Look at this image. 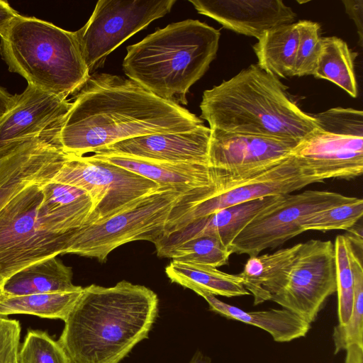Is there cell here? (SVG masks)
Listing matches in <instances>:
<instances>
[{"instance_id":"cell-8","label":"cell","mask_w":363,"mask_h":363,"mask_svg":"<svg viewBox=\"0 0 363 363\" xmlns=\"http://www.w3.org/2000/svg\"><path fill=\"white\" fill-rule=\"evenodd\" d=\"M186 192L189 191L177 187L161 186L125 211L82 228L74 236L67 254L94 258L103 262L110 252L125 243L145 240L157 244L165 235L172 208Z\"/></svg>"},{"instance_id":"cell-11","label":"cell","mask_w":363,"mask_h":363,"mask_svg":"<svg viewBox=\"0 0 363 363\" xmlns=\"http://www.w3.org/2000/svg\"><path fill=\"white\" fill-rule=\"evenodd\" d=\"M353 196L339 193L306 190L287 194L282 200L255 216L231 244L233 253L257 256L302 233L304 221L312 214L346 203Z\"/></svg>"},{"instance_id":"cell-41","label":"cell","mask_w":363,"mask_h":363,"mask_svg":"<svg viewBox=\"0 0 363 363\" xmlns=\"http://www.w3.org/2000/svg\"><path fill=\"white\" fill-rule=\"evenodd\" d=\"M12 363H18L17 357L13 360V362Z\"/></svg>"},{"instance_id":"cell-24","label":"cell","mask_w":363,"mask_h":363,"mask_svg":"<svg viewBox=\"0 0 363 363\" xmlns=\"http://www.w3.org/2000/svg\"><path fill=\"white\" fill-rule=\"evenodd\" d=\"M72 267L57 256L44 259L18 271L6 279L2 294L23 296L35 294L64 293L82 289L72 283Z\"/></svg>"},{"instance_id":"cell-17","label":"cell","mask_w":363,"mask_h":363,"mask_svg":"<svg viewBox=\"0 0 363 363\" xmlns=\"http://www.w3.org/2000/svg\"><path fill=\"white\" fill-rule=\"evenodd\" d=\"M211 134L210 128L201 125L186 131L125 139L94 153L122 155L153 162L208 165Z\"/></svg>"},{"instance_id":"cell-25","label":"cell","mask_w":363,"mask_h":363,"mask_svg":"<svg viewBox=\"0 0 363 363\" xmlns=\"http://www.w3.org/2000/svg\"><path fill=\"white\" fill-rule=\"evenodd\" d=\"M172 282L213 296L235 297L249 295L238 274H231L205 264L172 260L165 268Z\"/></svg>"},{"instance_id":"cell-37","label":"cell","mask_w":363,"mask_h":363,"mask_svg":"<svg viewBox=\"0 0 363 363\" xmlns=\"http://www.w3.org/2000/svg\"><path fill=\"white\" fill-rule=\"evenodd\" d=\"M18 15L6 1L0 0V34Z\"/></svg>"},{"instance_id":"cell-2","label":"cell","mask_w":363,"mask_h":363,"mask_svg":"<svg viewBox=\"0 0 363 363\" xmlns=\"http://www.w3.org/2000/svg\"><path fill=\"white\" fill-rule=\"evenodd\" d=\"M159 309L150 289L123 280L83 288L58 341L74 363H119L148 334Z\"/></svg>"},{"instance_id":"cell-40","label":"cell","mask_w":363,"mask_h":363,"mask_svg":"<svg viewBox=\"0 0 363 363\" xmlns=\"http://www.w3.org/2000/svg\"><path fill=\"white\" fill-rule=\"evenodd\" d=\"M6 279L0 274V294L3 291V287L5 283Z\"/></svg>"},{"instance_id":"cell-36","label":"cell","mask_w":363,"mask_h":363,"mask_svg":"<svg viewBox=\"0 0 363 363\" xmlns=\"http://www.w3.org/2000/svg\"><path fill=\"white\" fill-rule=\"evenodd\" d=\"M345 12L351 18L356 26L359 36V44H363V0L342 1Z\"/></svg>"},{"instance_id":"cell-5","label":"cell","mask_w":363,"mask_h":363,"mask_svg":"<svg viewBox=\"0 0 363 363\" xmlns=\"http://www.w3.org/2000/svg\"><path fill=\"white\" fill-rule=\"evenodd\" d=\"M0 38L9 70L42 91L67 99L90 76L75 32L19 14Z\"/></svg>"},{"instance_id":"cell-34","label":"cell","mask_w":363,"mask_h":363,"mask_svg":"<svg viewBox=\"0 0 363 363\" xmlns=\"http://www.w3.org/2000/svg\"><path fill=\"white\" fill-rule=\"evenodd\" d=\"M298 44L295 76L313 75L321 49L320 26L308 20L298 21Z\"/></svg>"},{"instance_id":"cell-29","label":"cell","mask_w":363,"mask_h":363,"mask_svg":"<svg viewBox=\"0 0 363 363\" xmlns=\"http://www.w3.org/2000/svg\"><path fill=\"white\" fill-rule=\"evenodd\" d=\"M82 290L64 293L23 296L0 294V316L33 315L42 318L65 320L79 299Z\"/></svg>"},{"instance_id":"cell-22","label":"cell","mask_w":363,"mask_h":363,"mask_svg":"<svg viewBox=\"0 0 363 363\" xmlns=\"http://www.w3.org/2000/svg\"><path fill=\"white\" fill-rule=\"evenodd\" d=\"M301 243L271 254L250 257L238 274L245 289L258 305L271 298L283 286Z\"/></svg>"},{"instance_id":"cell-21","label":"cell","mask_w":363,"mask_h":363,"mask_svg":"<svg viewBox=\"0 0 363 363\" xmlns=\"http://www.w3.org/2000/svg\"><path fill=\"white\" fill-rule=\"evenodd\" d=\"M208 303L209 309L228 319L236 320L258 327L271 335L278 342H286L306 335L311 324L294 313L286 309L245 311L226 303L212 294L199 291Z\"/></svg>"},{"instance_id":"cell-30","label":"cell","mask_w":363,"mask_h":363,"mask_svg":"<svg viewBox=\"0 0 363 363\" xmlns=\"http://www.w3.org/2000/svg\"><path fill=\"white\" fill-rule=\"evenodd\" d=\"M231 254L232 250L224 245L218 238L202 236L175 247L164 257L217 268L227 264Z\"/></svg>"},{"instance_id":"cell-9","label":"cell","mask_w":363,"mask_h":363,"mask_svg":"<svg viewBox=\"0 0 363 363\" xmlns=\"http://www.w3.org/2000/svg\"><path fill=\"white\" fill-rule=\"evenodd\" d=\"M84 190L93 201L86 226L106 220L162 186L105 161L70 155L52 180Z\"/></svg>"},{"instance_id":"cell-31","label":"cell","mask_w":363,"mask_h":363,"mask_svg":"<svg viewBox=\"0 0 363 363\" xmlns=\"http://www.w3.org/2000/svg\"><path fill=\"white\" fill-rule=\"evenodd\" d=\"M337 293L338 324L349 320L353 306L354 276L351 263L352 243L347 235L336 236L334 242Z\"/></svg>"},{"instance_id":"cell-26","label":"cell","mask_w":363,"mask_h":363,"mask_svg":"<svg viewBox=\"0 0 363 363\" xmlns=\"http://www.w3.org/2000/svg\"><path fill=\"white\" fill-rule=\"evenodd\" d=\"M299 38L298 23L281 25L264 32L252 45L257 64L277 77L295 76V62Z\"/></svg>"},{"instance_id":"cell-35","label":"cell","mask_w":363,"mask_h":363,"mask_svg":"<svg viewBox=\"0 0 363 363\" xmlns=\"http://www.w3.org/2000/svg\"><path fill=\"white\" fill-rule=\"evenodd\" d=\"M21 330L18 320L0 316V363H12L17 357Z\"/></svg>"},{"instance_id":"cell-1","label":"cell","mask_w":363,"mask_h":363,"mask_svg":"<svg viewBox=\"0 0 363 363\" xmlns=\"http://www.w3.org/2000/svg\"><path fill=\"white\" fill-rule=\"evenodd\" d=\"M202 119L135 82L94 73L76 93L60 131L63 150L82 157L141 135L190 130Z\"/></svg>"},{"instance_id":"cell-33","label":"cell","mask_w":363,"mask_h":363,"mask_svg":"<svg viewBox=\"0 0 363 363\" xmlns=\"http://www.w3.org/2000/svg\"><path fill=\"white\" fill-rule=\"evenodd\" d=\"M363 201L357 197L311 215L303 223V230L329 231L352 228L362 218Z\"/></svg>"},{"instance_id":"cell-3","label":"cell","mask_w":363,"mask_h":363,"mask_svg":"<svg viewBox=\"0 0 363 363\" xmlns=\"http://www.w3.org/2000/svg\"><path fill=\"white\" fill-rule=\"evenodd\" d=\"M278 77L257 64L203 91L201 118L211 130L300 142L318 126Z\"/></svg>"},{"instance_id":"cell-7","label":"cell","mask_w":363,"mask_h":363,"mask_svg":"<svg viewBox=\"0 0 363 363\" xmlns=\"http://www.w3.org/2000/svg\"><path fill=\"white\" fill-rule=\"evenodd\" d=\"M318 128L301 140L291 155L315 176L350 180L363 172V113L332 108L313 115Z\"/></svg>"},{"instance_id":"cell-14","label":"cell","mask_w":363,"mask_h":363,"mask_svg":"<svg viewBox=\"0 0 363 363\" xmlns=\"http://www.w3.org/2000/svg\"><path fill=\"white\" fill-rule=\"evenodd\" d=\"M323 182L291 154L266 172L218 191L169 219L164 235L223 208L266 196L290 194L313 183Z\"/></svg>"},{"instance_id":"cell-6","label":"cell","mask_w":363,"mask_h":363,"mask_svg":"<svg viewBox=\"0 0 363 363\" xmlns=\"http://www.w3.org/2000/svg\"><path fill=\"white\" fill-rule=\"evenodd\" d=\"M42 186H28L0 211V274L6 279L30 264L67 254L79 230H55L40 209Z\"/></svg>"},{"instance_id":"cell-18","label":"cell","mask_w":363,"mask_h":363,"mask_svg":"<svg viewBox=\"0 0 363 363\" xmlns=\"http://www.w3.org/2000/svg\"><path fill=\"white\" fill-rule=\"evenodd\" d=\"M199 13L237 33L258 39L264 32L294 23L296 13L281 0H189Z\"/></svg>"},{"instance_id":"cell-4","label":"cell","mask_w":363,"mask_h":363,"mask_svg":"<svg viewBox=\"0 0 363 363\" xmlns=\"http://www.w3.org/2000/svg\"><path fill=\"white\" fill-rule=\"evenodd\" d=\"M220 37L219 30L199 20L171 23L127 47L123 69L159 98L186 105L189 89L216 57Z\"/></svg>"},{"instance_id":"cell-32","label":"cell","mask_w":363,"mask_h":363,"mask_svg":"<svg viewBox=\"0 0 363 363\" xmlns=\"http://www.w3.org/2000/svg\"><path fill=\"white\" fill-rule=\"evenodd\" d=\"M18 363H74L58 340L46 331L30 330L17 354Z\"/></svg>"},{"instance_id":"cell-20","label":"cell","mask_w":363,"mask_h":363,"mask_svg":"<svg viewBox=\"0 0 363 363\" xmlns=\"http://www.w3.org/2000/svg\"><path fill=\"white\" fill-rule=\"evenodd\" d=\"M91 157L123 167L162 186L189 191L215 184L208 165L153 162L115 155L94 154Z\"/></svg>"},{"instance_id":"cell-19","label":"cell","mask_w":363,"mask_h":363,"mask_svg":"<svg viewBox=\"0 0 363 363\" xmlns=\"http://www.w3.org/2000/svg\"><path fill=\"white\" fill-rule=\"evenodd\" d=\"M284 196H269L249 201L196 219L164 235L155 244L157 256L164 257L175 247L202 236L218 238L224 245L231 249L232 242L248 223L260 213L281 201Z\"/></svg>"},{"instance_id":"cell-39","label":"cell","mask_w":363,"mask_h":363,"mask_svg":"<svg viewBox=\"0 0 363 363\" xmlns=\"http://www.w3.org/2000/svg\"><path fill=\"white\" fill-rule=\"evenodd\" d=\"M189 363H211V358L203 354L201 351L195 352Z\"/></svg>"},{"instance_id":"cell-38","label":"cell","mask_w":363,"mask_h":363,"mask_svg":"<svg viewBox=\"0 0 363 363\" xmlns=\"http://www.w3.org/2000/svg\"><path fill=\"white\" fill-rule=\"evenodd\" d=\"M16 94L12 95L0 86V118L14 105Z\"/></svg>"},{"instance_id":"cell-10","label":"cell","mask_w":363,"mask_h":363,"mask_svg":"<svg viewBox=\"0 0 363 363\" xmlns=\"http://www.w3.org/2000/svg\"><path fill=\"white\" fill-rule=\"evenodd\" d=\"M176 0H100L75 31L89 74L130 36L168 13Z\"/></svg>"},{"instance_id":"cell-15","label":"cell","mask_w":363,"mask_h":363,"mask_svg":"<svg viewBox=\"0 0 363 363\" xmlns=\"http://www.w3.org/2000/svg\"><path fill=\"white\" fill-rule=\"evenodd\" d=\"M54 132L27 141L0 157V211L28 186L53 179L70 155Z\"/></svg>"},{"instance_id":"cell-23","label":"cell","mask_w":363,"mask_h":363,"mask_svg":"<svg viewBox=\"0 0 363 363\" xmlns=\"http://www.w3.org/2000/svg\"><path fill=\"white\" fill-rule=\"evenodd\" d=\"M42 190L40 208L57 232L67 234L86 225L93 201L84 190L53 182L43 184Z\"/></svg>"},{"instance_id":"cell-12","label":"cell","mask_w":363,"mask_h":363,"mask_svg":"<svg viewBox=\"0 0 363 363\" xmlns=\"http://www.w3.org/2000/svg\"><path fill=\"white\" fill-rule=\"evenodd\" d=\"M336 291L334 243L310 240L301 243L283 286L270 301L311 324Z\"/></svg>"},{"instance_id":"cell-16","label":"cell","mask_w":363,"mask_h":363,"mask_svg":"<svg viewBox=\"0 0 363 363\" xmlns=\"http://www.w3.org/2000/svg\"><path fill=\"white\" fill-rule=\"evenodd\" d=\"M72 102L28 84L0 118V157L20 145L60 132Z\"/></svg>"},{"instance_id":"cell-27","label":"cell","mask_w":363,"mask_h":363,"mask_svg":"<svg viewBox=\"0 0 363 363\" xmlns=\"http://www.w3.org/2000/svg\"><path fill=\"white\" fill-rule=\"evenodd\" d=\"M351 263L354 276L352 310L347 323L337 324L333 329L334 354L345 350L344 363H363V268L353 245Z\"/></svg>"},{"instance_id":"cell-28","label":"cell","mask_w":363,"mask_h":363,"mask_svg":"<svg viewBox=\"0 0 363 363\" xmlns=\"http://www.w3.org/2000/svg\"><path fill=\"white\" fill-rule=\"evenodd\" d=\"M356 55L341 38L321 37L320 52L313 75L334 83L356 98L358 94L354 65Z\"/></svg>"},{"instance_id":"cell-13","label":"cell","mask_w":363,"mask_h":363,"mask_svg":"<svg viewBox=\"0 0 363 363\" xmlns=\"http://www.w3.org/2000/svg\"><path fill=\"white\" fill-rule=\"evenodd\" d=\"M299 142L211 130L208 166L217 192L277 165Z\"/></svg>"}]
</instances>
